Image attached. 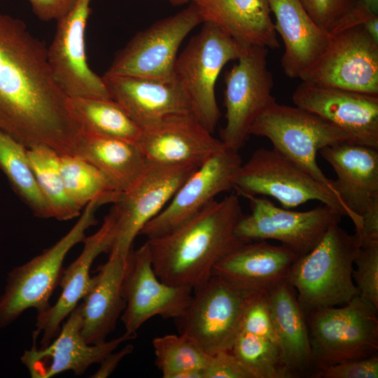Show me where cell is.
<instances>
[{"instance_id": "cell-31", "label": "cell", "mask_w": 378, "mask_h": 378, "mask_svg": "<svg viewBox=\"0 0 378 378\" xmlns=\"http://www.w3.org/2000/svg\"><path fill=\"white\" fill-rule=\"evenodd\" d=\"M0 170L6 176L15 194L35 216L41 218H51L48 205L29 163L27 148L1 131Z\"/></svg>"}, {"instance_id": "cell-43", "label": "cell", "mask_w": 378, "mask_h": 378, "mask_svg": "<svg viewBox=\"0 0 378 378\" xmlns=\"http://www.w3.org/2000/svg\"><path fill=\"white\" fill-rule=\"evenodd\" d=\"M134 350V346L131 344H127L125 347L118 351H113L106 356L99 363V369L93 374V378H106L110 376L116 369L120 361Z\"/></svg>"}, {"instance_id": "cell-29", "label": "cell", "mask_w": 378, "mask_h": 378, "mask_svg": "<svg viewBox=\"0 0 378 378\" xmlns=\"http://www.w3.org/2000/svg\"><path fill=\"white\" fill-rule=\"evenodd\" d=\"M76 155L95 166L121 192L139 181L148 164L137 144L83 131Z\"/></svg>"}, {"instance_id": "cell-12", "label": "cell", "mask_w": 378, "mask_h": 378, "mask_svg": "<svg viewBox=\"0 0 378 378\" xmlns=\"http://www.w3.org/2000/svg\"><path fill=\"white\" fill-rule=\"evenodd\" d=\"M202 24L193 2L138 32L120 50L104 74L157 80L174 79L179 47L188 34Z\"/></svg>"}, {"instance_id": "cell-11", "label": "cell", "mask_w": 378, "mask_h": 378, "mask_svg": "<svg viewBox=\"0 0 378 378\" xmlns=\"http://www.w3.org/2000/svg\"><path fill=\"white\" fill-rule=\"evenodd\" d=\"M251 213L243 214L234 233L243 242L274 239L299 257L320 241L329 227L343 216L337 209L323 204L298 211L279 207L263 196H246Z\"/></svg>"}, {"instance_id": "cell-6", "label": "cell", "mask_w": 378, "mask_h": 378, "mask_svg": "<svg viewBox=\"0 0 378 378\" xmlns=\"http://www.w3.org/2000/svg\"><path fill=\"white\" fill-rule=\"evenodd\" d=\"M305 315L314 373L323 367L378 354L377 311L359 295L340 307H322Z\"/></svg>"}, {"instance_id": "cell-35", "label": "cell", "mask_w": 378, "mask_h": 378, "mask_svg": "<svg viewBox=\"0 0 378 378\" xmlns=\"http://www.w3.org/2000/svg\"><path fill=\"white\" fill-rule=\"evenodd\" d=\"M152 343L155 365L163 378H178L186 371L204 370L210 355L185 334L156 337Z\"/></svg>"}, {"instance_id": "cell-25", "label": "cell", "mask_w": 378, "mask_h": 378, "mask_svg": "<svg viewBox=\"0 0 378 378\" xmlns=\"http://www.w3.org/2000/svg\"><path fill=\"white\" fill-rule=\"evenodd\" d=\"M274 27L284 45L281 66L290 78L302 80L328 48L331 35L318 27L300 0H267Z\"/></svg>"}, {"instance_id": "cell-37", "label": "cell", "mask_w": 378, "mask_h": 378, "mask_svg": "<svg viewBox=\"0 0 378 378\" xmlns=\"http://www.w3.org/2000/svg\"><path fill=\"white\" fill-rule=\"evenodd\" d=\"M241 331L268 339L278 345L265 294H253L250 297L243 314Z\"/></svg>"}, {"instance_id": "cell-7", "label": "cell", "mask_w": 378, "mask_h": 378, "mask_svg": "<svg viewBox=\"0 0 378 378\" xmlns=\"http://www.w3.org/2000/svg\"><path fill=\"white\" fill-rule=\"evenodd\" d=\"M202 24L177 57L174 78L186 94L192 114L213 133L220 117L215 94L216 80L224 66L237 60L247 46L214 24Z\"/></svg>"}, {"instance_id": "cell-30", "label": "cell", "mask_w": 378, "mask_h": 378, "mask_svg": "<svg viewBox=\"0 0 378 378\" xmlns=\"http://www.w3.org/2000/svg\"><path fill=\"white\" fill-rule=\"evenodd\" d=\"M69 106L82 131L137 144L141 129L113 99L69 97Z\"/></svg>"}, {"instance_id": "cell-10", "label": "cell", "mask_w": 378, "mask_h": 378, "mask_svg": "<svg viewBox=\"0 0 378 378\" xmlns=\"http://www.w3.org/2000/svg\"><path fill=\"white\" fill-rule=\"evenodd\" d=\"M252 295L212 275L193 289L188 307L175 320L179 333L190 337L209 354L230 351Z\"/></svg>"}, {"instance_id": "cell-5", "label": "cell", "mask_w": 378, "mask_h": 378, "mask_svg": "<svg viewBox=\"0 0 378 378\" xmlns=\"http://www.w3.org/2000/svg\"><path fill=\"white\" fill-rule=\"evenodd\" d=\"M102 205L99 200L88 203L67 233L9 272L5 291L0 296V328L9 325L28 309L34 308L39 313L50 306V298L59 284L67 253L83 241L87 230L97 223L96 211Z\"/></svg>"}, {"instance_id": "cell-41", "label": "cell", "mask_w": 378, "mask_h": 378, "mask_svg": "<svg viewBox=\"0 0 378 378\" xmlns=\"http://www.w3.org/2000/svg\"><path fill=\"white\" fill-rule=\"evenodd\" d=\"M374 16H378V0H357L330 35L352 27L362 25Z\"/></svg>"}, {"instance_id": "cell-38", "label": "cell", "mask_w": 378, "mask_h": 378, "mask_svg": "<svg viewBox=\"0 0 378 378\" xmlns=\"http://www.w3.org/2000/svg\"><path fill=\"white\" fill-rule=\"evenodd\" d=\"M316 24L330 34L357 0H300Z\"/></svg>"}, {"instance_id": "cell-3", "label": "cell", "mask_w": 378, "mask_h": 378, "mask_svg": "<svg viewBox=\"0 0 378 378\" xmlns=\"http://www.w3.org/2000/svg\"><path fill=\"white\" fill-rule=\"evenodd\" d=\"M339 223H332L314 248L298 257L289 272L287 279L305 314L344 305L359 295L352 272L361 241Z\"/></svg>"}, {"instance_id": "cell-15", "label": "cell", "mask_w": 378, "mask_h": 378, "mask_svg": "<svg viewBox=\"0 0 378 378\" xmlns=\"http://www.w3.org/2000/svg\"><path fill=\"white\" fill-rule=\"evenodd\" d=\"M125 308L121 315L125 332L136 331L155 316L178 318L188 307L193 289L166 284L156 275L146 241L130 252L122 284Z\"/></svg>"}, {"instance_id": "cell-32", "label": "cell", "mask_w": 378, "mask_h": 378, "mask_svg": "<svg viewBox=\"0 0 378 378\" xmlns=\"http://www.w3.org/2000/svg\"><path fill=\"white\" fill-rule=\"evenodd\" d=\"M59 168L68 196L81 209L94 200L114 204L122 194L99 169L77 155H59Z\"/></svg>"}, {"instance_id": "cell-26", "label": "cell", "mask_w": 378, "mask_h": 378, "mask_svg": "<svg viewBox=\"0 0 378 378\" xmlns=\"http://www.w3.org/2000/svg\"><path fill=\"white\" fill-rule=\"evenodd\" d=\"M127 259L109 253L107 261L97 268V273L92 277L89 289L80 303L81 333L88 344L106 341L125 308L122 284Z\"/></svg>"}, {"instance_id": "cell-20", "label": "cell", "mask_w": 378, "mask_h": 378, "mask_svg": "<svg viewBox=\"0 0 378 378\" xmlns=\"http://www.w3.org/2000/svg\"><path fill=\"white\" fill-rule=\"evenodd\" d=\"M292 99L295 106L349 134L356 143L378 149V95L302 81Z\"/></svg>"}, {"instance_id": "cell-21", "label": "cell", "mask_w": 378, "mask_h": 378, "mask_svg": "<svg viewBox=\"0 0 378 378\" xmlns=\"http://www.w3.org/2000/svg\"><path fill=\"white\" fill-rule=\"evenodd\" d=\"M319 153L335 171L336 195L358 232L362 216L378 204V149L344 142L323 148Z\"/></svg>"}, {"instance_id": "cell-8", "label": "cell", "mask_w": 378, "mask_h": 378, "mask_svg": "<svg viewBox=\"0 0 378 378\" xmlns=\"http://www.w3.org/2000/svg\"><path fill=\"white\" fill-rule=\"evenodd\" d=\"M233 190L244 197H271L286 209L319 201L350 218L348 210L332 192L273 148L257 149L242 162Z\"/></svg>"}, {"instance_id": "cell-2", "label": "cell", "mask_w": 378, "mask_h": 378, "mask_svg": "<svg viewBox=\"0 0 378 378\" xmlns=\"http://www.w3.org/2000/svg\"><path fill=\"white\" fill-rule=\"evenodd\" d=\"M239 195L214 200L174 230L147 239L153 270L163 282L192 289L206 281L216 263L239 244L243 215Z\"/></svg>"}, {"instance_id": "cell-34", "label": "cell", "mask_w": 378, "mask_h": 378, "mask_svg": "<svg viewBox=\"0 0 378 378\" xmlns=\"http://www.w3.org/2000/svg\"><path fill=\"white\" fill-rule=\"evenodd\" d=\"M230 351L252 378H293L279 346L268 339L241 331Z\"/></svg>"}, {"instance_id": "cell-4", "label": "cell", "mask_w": 378, "mask_h": 378, "mask_svg": "<svg viewBox=\"0 0 378 378\" xmlns=\"http://www.w3.org/2000/svg\"><path fill=\"white\" fill-rule=\"evenodd\" d=\"M249 134L267 138L273 149L324 185L337 197L334 180L328 178L321 169L316 155L323 148L355 142L349 134L314 113L276 102L254 122Z\"/></svg>"}, {"instance_id": "cell-45", "label": "cell", "mask_w": 378, "mask_h": 378, "mask_svg": "<svg viewBox=\"0 0 378 378\" xmlns=\"http://www.w3.org/2000/svg\"><path fill=\"white\" fill-rule=\"evenodd\" d=\"M171 4L174 5H182L186 3H191L193 0H168Z\"/></svg>"}, {"instance_id": "cell-28", "label": "cell", "mask_w": 378, "mask_h": 378, "mask_svg": "<svg viewBox=\"0 0 378 378\" xmlns=\"http://www.w3.org/2000/svg\"><path fill=\"white\" fill-rule=\"evenodd\" d=\"M265 295L278 345L292 377H312L314 363L306 315L295 288L285 279Z\"/></svg>"}, {"instance_id": "cell-9", "label": "cell", "mask_w": 378, "mask_h": 378, "mask_svg": "<svg viewBox=\"0 0 378 378\" xmlns=\"http://www.w3.org/2000/svg\"><path fill=\"white\" fill-rule=\"evenodd\" d=\"M268 48L247 46L225 75V125L220 140L225 148L239 151L254 122L276 102L274 80L267 66Z\"/></svg>"}, {"instance_id": "cell-36", "label": "cell", "mask_w": 378, "mask_h": 378, "mask_svg": "<svg viewBox=\"0 0 378 378\" xmlns=\"http://www.w3.org/2000/svg\"><path fill=\"white\" fill-rule=\"evenodd\" d=\"M352 272L359 296L378 312V240L361 244Z\"/></svg>"}, {"instance_id": "cell-18", "label": "cell", "mask_w": 378, "mask_h": 378, "mask_svg": "<svg viewBox=\"0 0 378 378\" xmlns=\"http://www.w3.org/2000/svg\"><path fill=\"white\" fill-rule=\"evenodd\" d=\"M80 303L69 314L57 335L46 346L37 348L35 340L21 361L33 378H50L66 371L82 375L92 365L100 363L123 342L136 335L124 332L118 337L90 344L83 338Z\"/></svg>"}, {"instance_id": "cell-17", "label": "cell", "mask_w": 378, "mask_h": 378, "mask_svg": "<svg viewBox=\"0 0 378 378\" xmlns=\"http://www.w3.org/2000/svg\"><path fill=\"white\" fill-rule=\"evenodd\" d=\"M92 0H74L57 20L49 48L48 60L53 74L66 95L71 97L111 98L102 76L89 66L85 33Z\"/></svg>"}, {"instance_id": "cell-16", "label": "cell", "mask_w": 378, "mask_h": 378, "mask_svg": "<svg viewBox=\"0 0 378 378\" xmlns=\"http://www.w3.org/2000/svg\"><path fill=\"white\" fill-rule=\"evenodd\" d=\"M241 164L239 151L225 148L214 155L190 174L140 235L150 239L164 234L194 217L219 194L233 190Z\"/></svg>"}, {"instance_id": "cell-1", "label": "cell", "mask_w": 378, "mask_h": 378, "mask_svg": "<svg viewBox=\"0 0 378 378\" xmlns=\"http://www.w3.org/2000/svg\"><path fill=\"white\" fill-rule=\"evenodd\" d=\"M0 131L27 148L75 155L82 129L50 67L48 48L20 19L0 13Z\"/></svg>"}, {"instance_id": "cell-19", "label": "cell", "mask_w": 378, "mask_h": 378, "mask_svg": "<svg viewBox=\"0 0 378 378\" xmlns=\"http://www.w3.org/2000/svg\"><path fill=\"white\" fill-rule=\"evenodd\" d=\"M137 145L149 163L195 167L225 148L192 113L167 116L142 130Z\"/></svg>"}, {"instance_id": "cell-33", "label": "cell", "mask_w": 378, "mask_h": 378, "mask_svg": "<svg viewBox=\"0 0 378 378\" xmlns=\"http://www.w3.org/2000/svg\"><path fill=\"white\" fill-rule=\"evenodd\" d=\"M27 155L51 218L60 221L78 218L82 209L67 195L59 168V154L49 146L37 145L27 148Z\"/></svg>"}, {"instance_id": "cell-14", "label": "cell", "mask_w": 378, "mask_h": 378, "mask_svg": "<svg viewBox=\"0 0 378 378\" xmlns=\"http://www.w3.org/2000/svg\"><path fill=\"white\" fill-rule=\"evenodd\" d=\"M301 80L378 95V42L363 25L338 31L331 35L326 51Z\"/></svg>"}, {"instance_id": "cell-22", "label": "cell", "mask_w": 378, "mask_h": 378, "mask_svg": "<svg viewBox=\"0 0 378 378\" xmlns=\"http://www.w3.org/2000/svg\"><path fill=\"white\" fill-rule=\"evenodd\" d=\"M299 256L267 240L241 242L215 265L212 275L250 294H265L287 279Z\"/></svg>"}, {"instance_id": "cell-24", "label": "cell", "mask_w": 378, "mask_h": 378, "mask_svg": "<svg viewBox=\"0 0 378 378\" xmlns=\"http://www.w3.org/2000/svg\"><path fill=\"white\" fill-rule=\"evenodd\" d=\"M102 78L111 98L141 130L167 116L192 113L186 94L174 78L164 80L106 74Z\"/></svg>"}, {"instance_id": "cell-40", "label": "cell", "mask_w": 378, "mask_h": 378, "mask_svg": "<svg viewBox=\"0 0 378 378\" xmlns=\"http://www.w3.org/2000/svg\"><path fill=\"white\" fill-rule=\"evenodd\" d=\"M204 371V378H252L230 350L210 354Z\"/></svg>"}, {"instance_id": "cell-44", "label": "cell", "mask_w": 378, "mask_h": 378, "mask_svg": "<svg viewBox=\"0 0 378 378\" xmlns=\"http://www.w3.org/2000/svg\"><path fill=\"white\" fill-rule=\"evenodd\" d=\"M368 34L378 42V16H374L362 24Z\"/></svg>"}, {"instance_id": "cell-39", "label": "cell", "mask_w": 378, "mask_h": 378, "mask_svg": "<svg viewBox=\"0 0 378 378\" xmlns=\"http://www.w3.org/2000/svg\"><path fill=\"white\" fill-rule=\"evenodd\" d=\"M313 378H377L378 354L323 367L313 374Z\"/></svg>"}, {"instance_id": "cell-42", "label": "cell", "mask_w": 378, "mask_h": 378, "mask_svg": "<svg viewBox=\"0 0 378 378\" xmlns=\"http://www.w3.org/2000/svg\"><path fill=\"white\" fill-rule=\"evenodd\" d=\"M34 14L43 21L57 20L70 8L74 0H27Z\"/></svg>"}, {"instance_id": "cell-27", "label": "cell", "mask_w": 378, "mask_h": 378, "mask_svg": "<svg viewBox=\"0 0 378 378\" xmlns=\"http://www.w3.org/2000/svg\"><path fill=\"white\" fill-rule=\"evenodd\" d=\"M203 22L218 27L244 46H279L267 0H193Z\"/></svg>"}, {"instance_id": "cell-13", "label": "cell", "mask_w": 378, "mask_h": 378, "mask_svg": "<svg viewBox=\"0 0 378 378\" xmlns=\"http://www.w3.org/2000/svg\"><path fill=\"white\" fill-rule=\"evenodd\" d=\"M198 167L148 162L139 181L113 204L114 239L108 253L127 258L143 227L169 203L183 181Z\"/></svg>"}, {"instance_id": "cell-23", "label": "cell", "mask_w": 378, "mask_h": 378, "mask_svg": "<svg viewBox=\"0 0 378 378\" xmlns=\"http://www.w3.org/2000/svg\"><path fill=\"white\" fill-rule=\"evenodd\" d=\"M114 239V220L111 212L94 234L85 237L80 254L65 270L59 284L62 293L57 302L43 312L37 313L36 330L42 332L41 346L48 344L58 334L62 323L79 304L92 281L90 269L97 257L109 252Z\"/></svg>"}]
</instances>
